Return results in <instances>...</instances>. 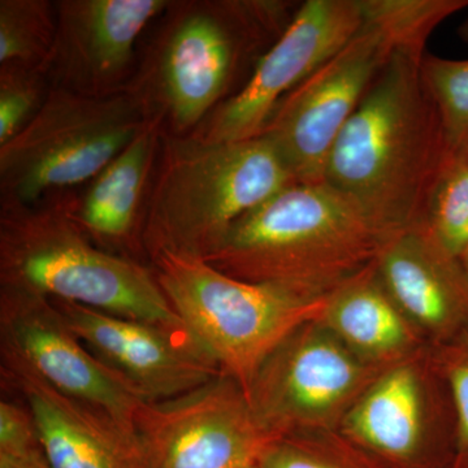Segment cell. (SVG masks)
Returning <instances> with one entry per match:
<instances>
[{
  "mask_svg": "<svg viewBox=\"0 0 468 468\" xmlns=\"http://www.w3.org/2000/svg\"><path fill=\"white\" fill-rule=\"evenodd\" d=\"M417 356L385 369L347 412L338 432L378 458L403 463L424 436V390Z\"/></svg>",
  "mask_w": 468,
  "mask_h": 468,
  "instance_id": "d6986e66",
  "label": "cell"
},
{
  "mask_svg": "<svg viewBox=\"0 0 468 468\" xmlns=\"http://www.w3.org/2000/svg\"><path fill=\"white\" fill-rule=\"evenodd\" d=\"M338 431L282 437L261 458V468H383Z\"/></svg>",
  "mask_w": 468,
  "mask_h": 468,
  "instance_id": "603a6c76",
  "label": "cell"
},
{
  "mask_svg": "<svg viewBox=\"0 0 468 468\" xmlns=\"http://www.w3.org/2000/svg\"><path fill=\"white\" fill-rule=\"evenodd\" d=\"M440 368L448 380L457 412V439L462 452L468 451V341L446 347Z\"/></svg>",
  "mask_w": 468,
  "mask_h": 468,
  "instance_id": "d4e9b609",
  "label": "cell"
},
{
  "mask_svg": "<svg viewBox=\"0 0 468 468\" xmlns=\"http://www.w3.org/2000/svg\"><path fill=\"white\" fill-rule=\"evenodd\" d=\"M57 34V8L48 0L0 2V70L41 72Z\"/></svg>",
  "mask_w": 468,
  "mask_h": 468,
  "instance_id": "ffe728a7",
  "label": "cell"
},
{
  "mask_svg": "<svg viewBox=\"0 0 468 468\" xmlns=\"http://www.w3.org/2000/svg\"><path fill=\"white\" fill-rule=\"evenodd\" d=\"M150 267L185 329L246 396L268 356L324 315L328 295L301 297L243 282L197 258L162 252Z\"/></svg>",
  "mask_w": 468,
  "mask_h": 468,
  "instance_id": "8992f818",
  "label": "cell"
},
{
  "mask_svg": "<svg viewBox=\"0 0 468 468\" xmlns=\"http://www.w3.org/2000/svg\"><path fill=\"white\" fill-rule=\"evenodd\" d=\"M440 245L460 258L468 248V159L451 155L437 176L421 218Z\"/></svg>",
  "mask_w": 468,
  "mask_h": 468,
  "instance_id": "44dd1931",
  "label": "cell"
},
{
  "mask_svg": "<svg viewBox=\"0 0 468 468\" xmlns=\"http://www.w3.org/2000/svg\"><path fill=\"white\" fill-rule=\"evenodd\" d=\"M363 0H307L252 67L241 89L192 134L205 144L260 137L280 101L315 72L365 26Z\"/></svg>",
  "mask_w": 468,
  "mask_h": 468,
  "instance_id": "30bf717a",
  "label": "cell"
},
{
  "mask_svg": "<svg viewBox=\"0 0 468 468\" xmlns=\"http://www.w3.org/2000/svg\"><path fill=\"white\" fill-rule=\"evenodd\" d=\"M460 261L462 266H463L464 272H466V275L468 277V248L466 249V250L463 251V254L461 255Z\"/></svg>",
  "mask_w": 468,
  "mask_h": 468,
  "instance_id": "f1b7e54d",
  "label": "cell"
},
{
  "mask_svg": "<svg viewBox=\"0 0 468 468\" xmlns=\"http://www.w3.org/2000/svg\"><path fill=\"white\" fill-rule=\"evenodd\" d=\"M375 263L329 292L319 322L359 358L390 367L417 356L421 334L385 289Z\"/></svg>",
  "mask_w": 468,
  "mask_h": 468,
  "instance_id": "ac0fdd59",
  "label": "cell"
},
{
  "mask_svg": "<svg viewBox=\"0 0 468 468\" xmlns=\"http://www.w3.org/2000/svg\"><path fill=\"white\" fill-rule=\"evenodd\" d=\"M163 129L151 117L133 141L100 175L95 176L73 217L95 245L140 250L144 197L154 162L162 147Z\"/></svg>",
  "mask_w": 468,
  "mask_h": 468,
  "instance_id": "e0dca14e",
  "label": "cell"
},
{
  "mask_svg": "<svg viewBox=\"0 0 468 468\" xmlns=\"http://www.w3.org/2000/svg\"><path fill=\"white\" fill-rule=\"evenodd\" d=\"M389 239L325 181L295 183L234 223L205 261L234 279L318 298L372 266Z\"/></svg>",
  "mask_w": 468,
  "mask_h": 468,
  "instance_id": "7a4b0ae2",
  "label": "cell"
},
{
  "mask_svg": "<svg viewBox=\"0 0 468 468\" xmlns=\"http://www.w3.org/2000/svg\"><path fill=\"white\" fill-rule=\"evenodd\" d=\"M41 445L36 423L26 403L0 402V452L29 451Z\"/></svg>",
  "mask_w": 468,
  "mask_h": 468,
  "instance_id": "484cf974",
  "label": "cell"
},
{
  "mask_svg": "<svg viewBox=\"0 0 468 468\" xmlns=\"http://www.w3.org/2000/svg\"><path fill=\"white\" fill-rule=\"evenodd\" d=\"M458 36L461 37L462 41L468 43V17L461 24Z\"/></svg>",
  "mask_w": 468,
  "mask_h": 468,
  "instance_id": "83f0119b",
  "label": "cell"
},
{
  "mask_svg": "<svg viewBox=\"0 0 468 468\" xmlns=\"http://www.w3.org/2000/svg\"><path fill=\"white\" fill-rule=\"evenodd\" d=\"M378 279L421 335H445L468 314V277L423 221L394 234L377 263Z\"/></svg>",
  "mask_w": 468,
  "mask_h": 468,
  "instance_id": "2e32d148",
  "label": "cell"
},
{
  "mask_svg": "<svg viewBox=\"0 0 468 468\" xmlns=\"http://www.w3.org/2000/svg\"><path fill=\"white\" fill-rule=\"evenodd\" d=\"M144 202L140 250L205 261L251 209L297 183L263 137L205 144L163 134Z\"/></svg>",
  "mask_w": 468,
  "mask_h": 468,
  "instance_id": "277c9868",
  "label": "cell"
},
{
  "mask_svg": "<svg viewBox=\"0 0 468 468\" xmlns=\"http://www.w3.org/2000/svg\"><path fill=\"white\" fill-rule=\"evenodd\" d=\"M291 8L270 0L169 3L129 90L165 134L187 137L227 100L242 68L282 36Z\"/></svg>",
  "mask_w": 468,
  "mask_h": 468,
  "instance_id": "3957f363",
  "label": "cell"
},
{
  "mask_svg": "<svg viewBox=\"0 0 468 468\" xmlns=\"http://www.w3.org/2000/svg\"><path fill=\"white\" fill-rule=\"evenodd\" d=\"M2 380L23 397L51 468H150L134 428L58 393L26 369L2 365Z\"/></svg>",
  "mask_w": 468,
  "mask_h": 468,
  "instance_id": "9a60e30c",
  "label": "cell"
},
{
  "mask_svg": "<svg viewBox=\"0 0 468 468\" xmlns=\"http://www.w3.org/2000/svg\"><path fill=\"white\" fill-rule=\"evenodd\" d=\"M0 365L26 369L58 393L134 428L144 399L92 356L48 298L0 286Z\"/></svg>",
  "mask_w": 468,
  "mask_h": 468,
  "instance_id": "7c38bea8",
  "label": "cell"
},
{
  "mask_svg": "<svg viewBox=\"0 0 468 468\" xmlns=\"http://www.w3.org/2000/svg\"><path fill=\"white\" fill-rule=\"evenodd\" d=\"M399 50L406 48L388 27L366 18L356 37L280 101L260 137L297 183L324 180L335 140Z\"/></svg>",
  "mask_w": 468,
  "mask_h": 468,
  "instance_id": "9c48e42d",
  "label": "cell"
},
{
  "mask_svg": "<svg viewBox=\"0 0 468 468\" xmlns=\"http://www.w3.org/2000/svg\"><path fill=\"white\" fill-rule=\"evenodd\" d=\"M0 468H51L41 445L29 451L0 452Z\"/></svg>",
  "mask_w": 468,
  "mask_h": 468,
  "instance_id": "4316f807",
  "label": "cell"
},
{
  "mask_svg": "<svg viewBox=\"0 0 468 468\" xmlns=\"http://www.w3.org/2000/svg\"><path fill=\"white\" fill-rule=\"evenodd\" d=\"M426 50H399L344 126L326 160L324 180L388 236L423 218L449 156L423 79Z\"/></svg>",
  "mask_w": 468,
  "mask_h": 468,
  "instance_id": "6da1fadb",
  "label": "cell"
},
{
  "mask_svg": "<svg viewBox=\"0 0 468 468\" xmlns=\"http://www.w3.org/2000/svg\"><path fill=\"white\" fill-rule=\"evenodd\" d=\"M261 468V467H260Z\"/></svg>",
  "mask_w": 468,
  "mask_h": 468,
  "instance_id": "4dcf8cb0",
  "label": "cell"
},
{
  "mask_svg": "<svg viewBox=\"0 0 468 468\" xmlns=\"http://www.w3.org/2000/svg\"><path fill=\"white\" fill-rule=\"evenodd\" d=\"M150 119L129 89L90 97L50 88L29 124L0 146L2 205H33L91 181Z\"/></svg>",
  "mask_w": 468,
  "mask_h": 468,
  "instance_id": "52a82bcc",
  "label": "cell"
},
{
  "mask_svg": "<svg viewBox=\"0 0 468 468\" xmlns=\"http://www.w3.org/2000/svg\"><path fill=\"white\" fill-rule=\"evenodd\" d=\"M421 79L437 115L452 155L468 150V58H446L424 55Z\"/></svg>",
  "mask_w": 468,
  "mask_h": 468,
  "instance_id": "7402d4cb",
  "label": "cell"
},
{
  "mask_svg": "<svg viewBox=\"0 0 468 468\" xmlns=\"http://www.w3.org/2000/svg\"><path fill=\"white\" fill-rule=\"evenodd\" d=\"M52 302L92 356L144 402L183 396L221 374L218 363L185 328Z\"/></svg>",
  "mask_w": 468,
  "mask_h": 468,
  "instance_id": "4fadbf2b",
  "label": "cell"
},
{
  "mask_svg": "<svg viewBox=\"0 0 468 468\" xmlns=\"http://www.w3.org/2000/svg\"><path fill=\"white\" fill-rule=\"evenodd\" d=\"M464 155H466L468 159V150L466 151V153H464Z\"/></svg>",
  "mask_w": 468,
  "mask_h": 468,
  "instance_id": "f546056e",
  "label": "cell"
},
{
  "mask_svg": "<svg viewBox=\"0 0 468 468\" xmlns=\"http://www.w3.org/2000/svg\"><path fill=\"white\" fill-rule=\"evenodd\" d=\"M48 90L50 85L41 72L0 70V146L29 124Z\"/></svg>",
  "mask_w": 468,
  "mask_h": 468,
  "instance_id": "cb8c5ba5",
  "label": "cell"
},
{
  "mask_svg": "<svg viewBox=\"0 0 468 468\" xmlns=\"http://www.w3.org/2000/svg\"><path fill=\"white\" fill-rule=\"evenodd\" d=\"M387 368L359 358L322 323L313 322L268 356L248 399L261 423L279 439L332 432Z\"/></svg>",
  "mask_w": 468,
  "mask_h": 468,
  "instance_id": "ba28073f",
  "label": "cell"
},
{
  "mask_svg": "<svg viewBox=\"0 0 468 468\" xmlns=\"http://www.w3.org/2000/svg\"><path fill=\"white\" fill-rule=\"evenodd\" d=\"M73 207L69 198L2 205L0 286L185 328L153 268L95 245L77 223Z\"/></svg>",
  "mask_w": 468,
  "mask_h": 468,
  "instance_id": "5b68a950",
  "label": "cell"
},
{
  "mask_svg": "<svg viewBox=\"0 0 468 468\" xmlns=\"http://www.w3.org/2000/svg\"><path fill=\"white\" fill-rule=\"evenodd\" d=\"M168 0H58L57 34L43 75L50 88L90 97L124 91L135 45Z\"/></svg>",
  "mask_w": 468,
  "mask_h": 468,
  "instance_id": "5bb4252c",
  "label": "cell"
},
{
  "mask_svg": "<svg viewBox=\"0 0 468 468\" xmlns=\"http://www.w3.org/2000/svg\"><path fill=\"white\" fill-rule=\"evenodd\" d=\"M134 428L150 468H260L279 440L223 372L183 396L144 402Z\"/></svg>",
  "mask_w": 468,
  "mask_h": 468,
  "instance_id": "8fae6325",
  "label": "cell"
}]
</instances>
